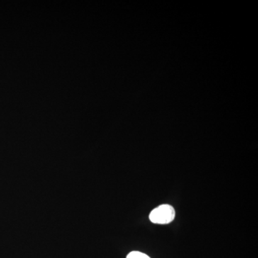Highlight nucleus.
<instances>
[{"label":"nucleus","instance_id":"obj_2","mask_svg":"<svg viewBox=\"0 0 258 258\" xmlns=\"http://www.w3.org/2000/svg\"><path fill=\"white\" fill-rule=\"evenodd\" d=\"M126 258H150L147 254L143 253V252H138V251H134L130 252L127 255Z\"/></svg>","mask_w":258,"mask_h":258},{"label":"nucleus","instance_id":"obj_1","mask_svg":"<svg viewBox=\"0 0 258 258\" xmlns=\"http://www.w3.org/2000/svg\"><path fill=\"white\" fill-rule=\"evenodd\" d=\"M175 210L169 205H162L153 210L149 215L151 222L159 225L170 223L175 217Z\"/></svg>","mask_w":258,"mask_h":258}]
</instances>
